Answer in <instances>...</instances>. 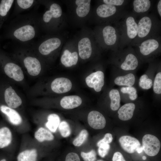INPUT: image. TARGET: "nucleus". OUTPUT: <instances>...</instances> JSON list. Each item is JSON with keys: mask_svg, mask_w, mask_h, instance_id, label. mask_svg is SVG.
Returning <instances> with one entry per match:
<instances>
[{"mask_svg": "<svg viewBox=\"0 0 161 161\" xmlns=\"http://www.w3.org/2000/svg\"><path fill=\"white\" fill-rule=\"evenodd\" d=\"M80 154L84 161H95L97 158L96 152L93 149L87 153L82 151Z\"/></svg>", "mask_w": 161, "mask_h": 161, "instance_id": "nucleus-38", "label": "nucleus"}, {"mask_svg": "<svg viewBox=\"0 0 161 161\" xmlns=\"http://www.w3.org/2000/svg\"><path fill=\"white\" fill-rule=\"evenodd\" d=\"M139 84L140 87L144 89H148L152 86V80L148 78V75L144 74L140 78Z\"/></svg>", "mask_w": 161, "mask_h": 161, "instance_id": "nucleus-33", "label": "nucleus"}, {"mask_svg": "<svg viewBox=\"0 0 161 161\" xmlns=\"http://www.w3.org/2000/svg\"><path fill=\"white\" fill-rule=\"evenodd\" d=\"M128 11L126 7L106 4L97 1L92 10L89 21L96 25L114 24L120 20Z\"/></svg>", "mask_w": 161, "mask_h": 161, "instance_id": "nucleus-3", "label": "nucleus"}, {"mask_svg": "<svg viewBox=\"0 0 161 161\" xmlns=\"http://www.w3.org/2000/svg\"><path fill=\"white\" fill-rule=\"evenodd\" d=\"M98 1L102 3L123 7H126L130 1L126 0H102Z\"/></svg>", "mask_w": 161, "mask_h": 161, "instance_id": "nucleus-34", "label": "nucleus"}, {"mask_svg": "<svg viewBox=\"0 0 161 161\" xmlns=\"http://www.w3.org/2000/svg\"><path fill=\"white\" fill-rule=\"evenodd\" d=\"M154 92L158 94L161 93V72H160L156 75L153 86Z\"/></svg>", "mask_w": 161, "mask_h": 161, "instance_id": "nucleus-37", "label": "nucleus"}, {"mask_svg": "<svg viewBox=\"0 0 161 161\" xmlns=\"http://www.w3.org/2000/svg\"><path fill=\"white\" fill-rule=\"evenodd\" d=\"M1 111L6 115L11 123L14 125H20L22 122L21 116L15 110L5 105L0 107Z\"/></svg>", "mask_w": 161, "mask_h": 161, "instance_id": "nucleus-23", "label": "nucleus"}, {"mask_svg": "<svg viewBox=\"0 0 161 161\" xmlns=\"http://www.w3.org/2000/svg\"><path fill=\"white\" fill-rule=\"evenodd\" d=\"M0 161H7L6 159L3 158L0 160Z\"/></svg>", "mask_w": 161, "mask_h": 161, "instance_id": "nucleus-45", "label": "nucleus"}, {"mask_svg": "<svg viewBox=\"0 0 161 161\" xmlns=\"http://www.w3.org/2000/svg\"><path fill=\"white\" fill-rule=\"evenodd\" d=\"M93 30L101 50L110 49L115 51L119 49L120 35L114 24L96 25Z\"/></svg>", "mask_w": 161, "mask_h": 161, "instance_id": "nucleus-7", "label": "nucleus"}, {"mask_svg": "<svg viewBox=\"0 0 161 161\" xmlns=\"http://www.w3.org/2000/svg\"><path fill=\"white\" fill-rule=\"evenodd\" d=\"M137 23L138 34L130 45L133 46L145 40L161 36V21L156 13H151L140 17Z\"/></svg>", "mask_w": 161, "mask_h": 161, "instance_id": "nucleus-6", "label": "nucleus"}, {"mask_svg": "<svg viewBox=\"0 0 161 161\" xmlns=\"http://www.w3.org/2000/svg\"><path fill=\"white\" fill-rule=\"evenodd\" d=\"M157 12L160 18L161 17V0H159L157 1Z\"/></svg>", "mask_w": 161, "mask_h": 161, "instance_id": "nucleus-43", "label": "nucleus"}, {"mask_svg": "<svg viewBox=\"0 0 161 161\" xmlns=\"http://www.w3.org/2000/svg\"><path fill=\"white\" fill-rule=\"evenodd\" d=\"M135 105L133 103H126L122 106L118 111V117L120 119L127 121L132 117Z\"/></svg>", "mask_w": 161, "mask_h": 161, "instance_id": "nucleus-25", "label": "nucleus"}, {"mask_svg": "<svg viewBox=\"0 0 161 161\" xmlns=\"http://www.w3.org/2000/svg\"><path fill=\"white\" fill-rule=\"evenodd\" d=\"M152 1L150 0H134L131 12L137 17L147 14L151 10Z\"/></svg>", "mask_w": 161, "mask_h": 161, "instance_id": "nucleus-15", "label": "nucleus"}, {"mask_svg": "<svg viewBox=\"0 0 161 161\" xmlns=\"http://www.w3.org/2000/svg\"><path fill=\"white\" fill-rule=\"evenodd\" d=\"M143 148L145 153L153 157L159 153L161 147L160 142L155 136L151 134L144 135L142 138Z\"/></svg>", "mask_w": 161, "mask_h": 161, "instance_id": "nucleus-12", "label": "nucleus"}, {"mask_svg": "<svg viewBox=\"0 0 161 161\" xmlns=\"http://www.w3.org/2000/svg\"><path fill=\"white\" fill-rule=\"evenodd\" d=\"M14 1V0H0V30L8 18Z\"/></svg>", "mask_w": 161, "mask_h": 161, "instance_id": "nucleus-22", "label": "nucleus"}, {"mask_svg": "<svg viewBox=\"0 0 161 161\" xmlns=\"http://www.w3.org/2000/svg\"><path fill=\"white\" fill-rule=\"evenodd\" d=\"M65 161H80V159L77 153L70 152L66 155Z\"/></svg>", "mask_w": 161, "mask_h": 161, "instance_id": "nucleus-41", "label": "nucleus"}, {"mask_svg": "<svg viewBox=\"0 0 161 161\" xmlns=\"http://www.w3.org/2000/svg\"><path fill=\"white\" fill-rule=\"evenodd\" d=\"M4 96L6 103L10 108H16L22 103L21 98L11 86L5 90Z\"/></svg>", "mask_w": 161, "mask_h": 161, "instance_id": "nucleus-21", "label": "nucleus"}, {"mask_svg": "<svg viewBox=\"0 0 161 161\" xmlns=\"http://www.w3.org/2000/svg\"><path fill=\"white\" fill-rule=\"evenodd\" d=\"M39 4L45 6L44 11L39 14L41 32L51 34L63 32L68 23L66 13L61 3L54 0H38Z\"/></svg>", "mask_w": 161, "mask_h": 161, "instance_id": "nucleus-2", "label": "nucleus"}, {"mask_svg": "<svg viewBox=\"0 0 161 161\" xmlns=\"http://www.w3.org/2000/svg\"><path fill=\"white\" fill-rule=\"evenodd\" d=\"M112 160V161H126L122 154L118 151L114 153Z\"/></svg>", "mask_w": 161, "mask_h": 161, "instance_id": "nucleus-42", "label": "nucleus"}, {"mask_svg": "<svg viewBox=\"0 0 161 161\" xmlns=\"http://www.w3.org/2000/svg\"><path fill=\"white\" fill-rule=\"evenodd\" d=\"M110 149L109 144H103L99 147L98 152L99 155L102 157H104L108 154Z\"/></svg>", "mask_w": 161, "mask_h": 161, "instance_id": "nucleus-39", "label": "nucleus"}, {"mask_svg": "<svg viewBox=\"0 0 161 161\" xmlns=\"http://www.w3.org/2000/svg\"><path fill=\"white\" fill-rule=\"evenodd\" d=\"M104 75L103 72L98 71L93 72L86 78L87 85L94 88L96 92H100L104 84Z\"/></svg>", "mask_w": 161, "mask_h": 161, "instance_id": "nucleus-16", "label": "nucleus"}, {"mask_svg": "<svg viewBox=\"0 0 161 161\" xmlns=\"http://www.w3.org/2000/svg\"><path fill=\"white\" fill-rule=\"evenodd\" d=\"M82 103V99L79 96L70 95L63 97L61 100L60 104L63 108L69 109L79 106Z\"/></svg>", "mask_w": 161, "mask_h": 161, "instance_id": "nucleus-24", "label": "nucleus"}, {"mask_svg": "<svg viewBox=\"0 0 161 161\" xmlns=\"http://www.w3.org/2000/svg\"><path fill=\"white\" fill-rule=\"evenodd\" d=\"M114 24L118 29L120 35L119 49L130 45L138 34L136 17L131 12L128 11L120 20Z\"/></svg>", "mask_w": 161, "mask_h": 161, "instance_id": "nucleus-8", "label": "nucleus"}, {"mask_svg": "<svg viewBox=\"0 0 161 161\" xmlns=\"http://www.w3.org/2000/svg\"><path fill=\"white\" fill-rule=\"evenodd\" d=\"M4 69L7 75L17 81H21L24 78V76L21 68L16 63L10 60H5Z\"/></svg>", "mask_w": 161, "mask_h": 161, "instance_id": "nucleus-14", "label": "nucleus"}, {"mask_svg": "<svg viewBox=\"0 0 161 161\" xmlns=\"http://www.w3.org/2000/svg\"><path fill=\"white\" fill-rule=\"evenodd\" d=\"M52 90L58 94H62L70 91L72 87V83L68 79L59 78L54 79L51 85Z\"/></svg>", "mask_w": 161, "mask_h": 161, "instance_id": "nucleus-20", "label": "nucleus"}, {"mask_svg": "<svg viewBox=\"0 0 161 161\" xmlns=\"http://www.w3.org/2000/svg\"><path fill=\"white\" fill-rule=\"evenodd\" d=\"M143 150V147L142 146H140L136 150V151L138 153H141Z\"/></svg>", "mask_w": 161, "mask_h": 161, "instance_id": "nucleus-44", "label": "nucleus"}, {"mask_svg": "<svg viewBox=\"0 0 161 161\" xmlns=\"http://www.w3.org/2000/svg\"><path fill=\"white\" fill-rule=\"evenodd\" d=\"M119 141L122 148L127 152L132 154L140 146L139 141L136 138L128 135L121 137Z\"/></svg>", "mask_w": 161, "mask_h": 161, "instance_id": "nucleus-17", "label": "nucleus"}, {"mask_svg": "<svg viewBox=\"0 0 161 161\" xmlns=\"http://www.w3.org/2000/svg\"><path fill=\"white\" fill-rule=\"evenodd\" d=\"M12 140V134L9 128L4 127L0 129V148L9 145Z\"/></svg>", "mask_w": 161, "mask_h": 161, "instance_id": "nucleus-26", "label": "nucleus"}, {"mask_svg": "<svg viewBox=\"0 0 161 161\" xmlns=\"http://www.w3.org/2000/svg\"><path fill=\"white\" fill-rule=\"evenodd\" d=\"M14 4V10L11 15L12 17H15L23 11L40 5L38 1L36 0H15Z\"/></svg>", "mask_w": 161, "mask_h": 161, "instance_id": "nucleus-18", "label": "nucleus"}, {"mask_svg": "<svg viewBox=\"0 0 161 161\" xmlns=\"http://www.w3.org/2000/svg\"><path fill=\"white\" fill-rule=\"evenodd\" d=\"M127 53L126 48V55L120 65V68L126 71L133 70L136 69L138 66L139 61L135 54V51L133 47L129 45L127 46Z\"/></svg>", "mask_w": 161, "mask_h": 161, "instance_id": "nucleus-13", "label": "nucleus"}, {"mask_svg": "<svg viewBox=\"0 0 161 161\" xmlns=\"http://www.w3.org/2000/svg\"><path fill=\"white\" fill-rule=\"evenodd\" d=\"M67 39V34L64 32L46 34L31 46L37 55L48 57L59 52Z\"/></svg>", "mask_w": 161, "mask_h": 161, "instance_id": "nucleus-5", "label": "nucleus"}, {"mask_svg": "<svg viewBox=\"0 0 161 161\" xmlns=\"http://www.w3.org/2000/svg\"><path fill=\"white\" fill-rule=\"evenodd\" d=\"M111 100L110 107L114 111L118 110L120 106V97L119 91L116 89H112L109 92Z\"/></svg>", "mask_w": 161, "mask_h": 161, "instance_id": "nucleus-31", "label": "nucleus"}, {"mask_svg": "<svg viewBox=\"0 0 161 161\" xmlns=\"http://www.w3.org/2000/svg\"><path fill=\"white\" fill-rule=\"evenodd\" d=\"M38 6L30 13L17 15L5 25L3 34L0 35V40L10 39L18 44L32 45L41 32Z\"/></svg>", "mask_w": 161, "mask_h": 161, "instance_id": "nucleus-1", "label": "nucleus"}, {"mask_svg": "<svg viewBox=\"0 0 161 161\" xmlns=\"http://www.w3.org/2000/svg\"><path fill=\"white\" fill-rule=\"evenodd\" d=\"M143 159L144 160H145L146 159V157L145 156H143Z\"/></svg>", "mask_w": 161, "mask_h": 161, "instance_id": "nucleus-46", "label": "nucleus"}, {"mask_svg": "<svg viewBox=\"0 0 161 161\" xmlns=\"http://www.w3.org/2000/svg\"><path fill=\"white\" fill-rule=\"evenodd\" d=\"M66 6V13L68 23L81 28L89 21L92 11L91 0H63Z\"/></svg>", "mask_w": 161, "mask_h": 161, "instance_id": "nucleus-4", "label": "nucleus"}, {"mask_svg": "<svg viewBox=\"0 0 161 161\" xmlns=\"http://www.w3.org/2000/svg\"><path fill=\"white\" fill-rule=\"evenodd\" d=\"M47 120L46 126L50 131L55 132L60 123V117L56 114H52L48 116Z\"/></svg>", "mask_w": 161, "mask_h": 161, "instance_id": "nucleus-30", "label": "nucleus"}, {"mask_svg": "<svg viewBox=\"0 0 161 161\" xmlns=\"http://www.w3.org/2000/svg\"><path fill=\"white\" fill-rule=\"evenodd\" d=\"M75 38L79 56L83 60L90 58L94 52L101 50L96 42L93 30L88 27L81 28Z\"/></svg>", "mask_w": 161, "mask_h": 161, "instance_id": "nucleus-9", "label": "nucleus"}, {"mask_svg": "<svg viewBox=\"0 0 161 161\" xmlns=\"http://www.w3.org/2000/svg\"><path fill=\"white\" fill-rule=\"evenodd\" d=\"M97 161H104L102 160H97Z\"/></svg>", "mask_w": 161, "mask_h": 161, "instance_id": "nucleus-47", "label": "nucleus"}, {"mask_svg": "<svg viewBox=\"0 0 161 161\" xmlns=\"http://www.w3.org/2000/svg\"><path fill=\"white\" fill-rule=\"evenodd\" d=\"M135 78L134 75L130 73L123 76H118L114 80L115 83L118 86H132L135 82Z\"/></svg>", "mask_w": 161, "mask_h": 161, "instance_id": "nucleus-27", "label": "nucleus"}, {"mask_svg": "<svg viewBox=\"0 0 161 161\" xmlns=\"http://www.w3.org/2000/svg\"><path fill=\"white\" fill-rule=\"evenodd\" d=\"M135 51L144 57H148L160 52L161 48V36L145 40L132 46Z\"/></svg>", "mask_w": 161, "mask_h": 161, "instance_id": "nucleus-11", "label": "nucleus"}, {"mask_svg": "<svg viewBox=\"0 0 161 161\" xmlns=\"http://www.w3.org/2000/svg\"><path fill=\"white\" fill-rule=\"evenodd\" d=\"M35 139L42 142L45 141H51L54 139L53 134L49 130L43 127L39 128L35 133Z\"/></svg>", "mask_w": 161, "mask_h": 161, "instance_id": "nucleus-29", "label": "nucleus"}, {"mask_svg": "<svg viewBox=\"0 0 161 161\" xmlns=\"http://www.w3.org/2000/svg\"><path fill=\"white\" fill-rule=\"evenodd\" d=\"M87 120L89 126L94 129H102L106 126V121L105 117L96 111H92L89 113Z\"/></svg>", "mask_w": 161, "mask_h": 161, "instance_id": "nucleus-19", "label": "nucleus"}, {"mask_svg": "<svg viewBox=\"0 0 161 161\" xmlns=\"http://www.w3.org/2000/svg\"><path fill=\"white\" fill-rule=\"evenodd\" d=\"M121 91L123 93L129 95L130 99L134 100L137 97V94L136 89L133 86H126L123 87L121 89Z\"/></svg>", "mask_w": 161, "mask_h": 161, "instance_id": "nucleus-36", "label": "nucleus"}, {"mask_svg": "<svg viewBox=\"0 0 161 161\" xmlns=\"http://www.w3.org/2000/svg\"><path fill=\"white\" fill-rule=\"evenodd\" d=\"M113 140L112 135L110 133L106 134L103 139L100 140L97 143V146L98 147L103 144H109L112 142Z\"/></svg>", "mask_w": 161, "mask_h": 161, "instance_id": "nucleus-40", "label": "nucleus"}, {"mask_svg": "<svg viewBox=\"0 0 161 161\" xmlns=\"http://www.w3.org/2000/svg\"><path fill=\"white\" fill-rule=\"evenodd\" d=\"M60 61L62 64L66 67L77 64L78 60V53L75 37L67 40L64 44Z\"/></svg>", "mask_w": 161, "mask_h": 161, "instance_id": "nucleus-10", "label": "nucleus"}, {"mask_svg": "<svg viewBox=\"0 0 161 161\" xmlns=\"http://www.w3.org/2000/svg\"><path fill=\"white\" fill-rule=\"evenodd\" d=\"M37 156L35 149L26 150L19 153L17 157V161H36Z\"/></svg>", "mask_w": 161, "mask_h": 161, "instance_id": "nucleus-28", "label": "nucleus"}, {"mask_svg": "<svg viewBox=\"0 0 161 161\" xmlns=\"http://www.w3.org/2000/svg\"><path fill=\"white\" fill-rule=\"evenodd\" d=\"M59 130L61 135L63 137L69 136L71 133V130L68 123L65 121L60 123L59 126Z\"/></svg>", "mask_w": 161, "mask_h": 161, "instance_id": "nucleus-35", "label": "nucleus"}, {"mask_svg": "<svg viewBox=\"0 0 161 161\" xmlns=\"http://www.w3.org/2000/svg\"><path fill=\"white\" fill-rule=\"evenodd\" d=\"M88 135V132L86 130H82L78 137L73 140V144L76 146H80L86 140Z\"/></svg>", "mask_w": 161, "mask_h": 161, "instance_id": "nucleus-32", "label": "nucleus"}]
</instances>
